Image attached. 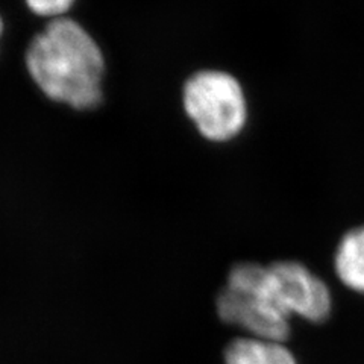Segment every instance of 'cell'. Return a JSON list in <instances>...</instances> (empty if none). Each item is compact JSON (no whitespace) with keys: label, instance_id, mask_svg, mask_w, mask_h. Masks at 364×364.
Listing matches in <instances>:
<instances>
[{"label":"cell","instance_id":"obj_1","mask_svg":"<svg viewBox=\"0 0 364 364\" xmlns=\"http://www.w3.org/2000/svg\"><path fill=\"white\" fill-rule=\"evenodd\" d=\"M26 64L43 93L56 102L76 109H93L104 99V52L70 18H55L32 40Z\"/></svg>","mask_w":364,"mask_h":364},{"label":"cell","instance_id":"obj_2","mask_svg":"<svg viewBox=\"0 0 364 364\" xmlns=\"http://www.w3.org/2000/svg\"><path fill=\"white\" fill-rule=\"evenodd\" d=\"M181 109L200 139L215 146L240 139L250 117L242 79L219 67H200L184 79Z\"/></svg>","mask_w":364,"mask_h":364},{"label":"cell","instance_id":"obj_3","mask_svg":"<svg viewBox=\"0 0 364 364\" xmlns=\"http://www.w3.org/2000/svg\"><path fill=\"white\" fill-rule=\"evenodd\" d=\"M226 282L254 291L289 318L296 314L322 322L331 311L326 284L299 261L282 259L270 264L242 261L231 267Z\"/></svg>","mask_w":364,"mask_h":364},{"label":"cell","instance_id":"obj_4","mask_svg":"<svg viewBox=\"0 0 364 364\" xmlns=\"http://www.w3.org/2000/svg\"><path fill=\"white\" fill-rule=\"evenodd\" d=\"M218 311L223 322L240 326L255 338L281 341L290 334V318L247 289L225 284L218 296Z\"/></svg>","mask_w":364,"mask_h":364},{"label":"cell","instance_id":"obj_5","mask_svg":"<svg viewBox=\"0 0 364 364\" xmlns=\"http://www.w3.org/2000/svg\"><path fill=\"white\" fill-rule=\"evenodd\" d=\"M334 269L349 289L364 293V225L341 235L334 254Z\"/></svg>","mask_w":364,"mask_h":364},{"label":"cell","instance_id":"obj_6","mask_svg":"<svg viewBox=\"0 0 364 364\" xmlns=\"http://www.w3.org/2000/svg\"><path fill=\"white\" fill-rule=\"evenodd\" d=\"M225 364H296L291 352L279 341L235 338L225 350Z\"/></svg>","mask_w":364,"mask_h":364},{"label":"cell","instance_id":"obj_7","mask_svg":"<svg viewBox=\"0 0 364 364\" xmlns=\"http://www.w3.org/2000/svg\"><path fill=\"white\" fill-rule=\"evenodd\" d=\"M75 0H26L28 6L38 16L60 17L72 8Z\"/></svg>","mask_w":364,"mask_h":364},{"label":"cell","instance_id":"obj_8","mask_svg":"<svg viewBox=\"0 0 364 364\" xmlns=\"http://www.w3.org/2000/svg\"><path fill=\"white\" fill-rule=\"evenodd\" d=\"M0 33H2V20H0Z\"/></svg>","mask_w":364,"mask_h":364}]
</instances>
